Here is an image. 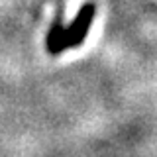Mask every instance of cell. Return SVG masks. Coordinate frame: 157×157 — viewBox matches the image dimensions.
<instances>
[{"label": "cell", "mask_w": 157, "mask_h": 157, "mask_svg": "<svg viewBox=\"0 0 157 157\" xmlns=\"http://www.w3.org/2000/svg\"><path fill=\"white\" fill-rule=\"evenodd\" d=\"M94 14H96V6L92 2H85L78 8L77 16L67 26V49L82 45V41L86 39L88 29H90L92 20H94Z\"/></svg>", "instance_id": "cell-1"}, {"label": "cell", "mask_w": 157, "mask_h": 157, "mask_svg": "<svg viewBox=\"0 0 157 157\" xmlns=\"http://www.w3.org/2000/svg\"><path fill=\"white\" fill-rule=\"evenodd\" d=\"M45 45H47V51L51 55H59V53H63L67 49V28L63 26L61 18H57L51 24V28L47 32Z\"/></svg>", "instance_id": "cell-2"}]
</instances>
